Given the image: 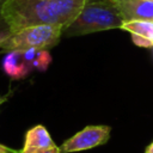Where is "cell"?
I'll return each instance as SVG.
<instances>
[{
    "label": "cell",
    "mask_w": 153,
    "mask_h": 153,
    "mask_svg": "<svg viewBox=\"0 0 153 153\" xmlns=\"http://www.w3.org/2000/svg\"><path fill=\"white\" fill-rule=\"evenodd\" d=\"M123 19L112 0H87L79 14L62 31L63 37L84 36L121 29Z\"/></svg>",
    "instance_id": "7a4b0ae2"
},
{
    "label": "cell",
    "mask_w": 153,
    "mask_h": 153,
    "mask_svg": "<svg viewBox=\"0 0 153 153\" xmlns=\"http://www.w3.org/2000/svg\"><path fill=\"white\" fill-rule=\"evenodd\" d=\"M63 27L60 25H35L14 32H7L0 41V48L5 51L41 49L55 47L62 37Z\"/></svg>",
    "instance_id": "3957f363"
},
{
    "label": "cell",
    "mask_w": 153,
    "mask_h": 153,
    "mask_svg": "<svg viewBox=\"0 0 153 153\" xmlns=\"http://www.w3.org/2000/svg\"><path fill=\"white\" fill-rule=\"evenodd\" d=\"M6 100H7V97H6V96H0V106H1Z\"/></svg>",
    "instance_id": "7c38bea8"
},
{
    "label": "cell",
    "mask_w": 153,
    "mask_h": 153,
    "mask_svg": "<svg viewBox=\"0 0 153 153\" xmlns=\"http://www.w3.org/2000/svg\"><path fill=\"white\" fill-rule=\"evenodd\" d=\"M145 153H153V142L146 147V151H145Z\"/></svg>",
    "instance_id": "8fae6325"
},
{
    "label": "cell",
    "mask_w": 153,
    "mask_h": 153,
    "mask_svg": "<svg viewBox=\"0 0 153 153\" xmlns=\"http://www.w3.org/2000/svg\"><path fill=\"white\" fill-rule=\"evenodd\" d=\"M0 22H2V20H0ZM2 23H4V22H2ZM4 36H5V35H1V33H0V41L2 39V37H4Z\"/></svg>",
    "instance_id": "5bb4252c"
},
{
    "label": "cell",
    "mask_w": 153,
    "mask_h": 153,
    "mask_svg": "<svg viewBox=\"0 0 153 153\" xmlns=\"http://www.w3.org/2000/svg\"><path fill=\"white\" fill-rule=\"evenodd\" d=\"M0 153H19V151H14V149L0 143Z\"/></svg>",
    "instance_id": "30bf717a"
},
{
    "label": "cell",
    "mask_w": 153,
    "mask_h": 153,
    "mask_svg": "<svg viewBox=\"0 0 153 153\" xmlns=\"http://www.w3.org/2000/svg\"><path fill=\"white\" fill-rule=\"evenodd\" d=\"M5 1L6 0H0V20H2V18H1V10H2V6H4Z\"/></svg>",
    "instance_id": "4fadbf2b"
},
{
    "label": "cell",
    "mask_w": 153,
    "mask_h": 153,
    "mask_svg": "<svg viewBox=\"0 0 153 153\" xmlns=\"http://www.w3.org/2000/svg\"><path fill=\"white\" fill-rule=\"evenodd\" d=\"M32 153H61V151H60L59 146H54L51 148H48V149H44V151H38V152H32Z\"/></svg>",
    "instance_id": "9c48e42d"
},
{
    "label": "cell",
    "mask_w": 153,
    "mask_h": 153,
    "mask_svg": "<svg viewBox=\"0 0 153 153\" xmlns=\"http://www.w3.org/2000/svg\"><path fill=\"white\" fill-rule=\"evenodd\" d=\"M56 146L53 141L49 131L44 126H35L31 129H29L25 134L24 146L20 149L22 153H32L38 151H44L48 148H51Z\"/></svg>",
    "instance_id": "52a82bcc"
},
{
    "label": "cell",
    "mask_w": 153,
    "mask_h": 153,
    "mask_svg": "<svg viewBox=\"0 0 153 153\" xmlns=\"http://www.w3.org/2000/svg\"><path fill=\"white\" fill-rule=\"evenodd\" d=\"M111 128L109 126H86L84 129L67 139L61 146V153L81 152L104 145L110 139Z\"/></svg>",
    "instance_id": "277c9868"
},
{
    "label": "cell",
    "mask_w": 153,
    "mask_h": 153,
    "mask_svg": "<svg viewBox=\"0 0 153 153\" xmlns=\"http://www.w3.org/2000/svg\"><path fill=\"white\" fill-rule=\"evenodd\" d=\"M39 49L12 50L7 51L2 60V69L11 79H23L33 68V61Z\"/></svg>",
    "instance_id": "5b68a950"
},
{
    "label": "cell",
    "mask_w": 153,
    "mask_h": 153,
    "mask_svg": "<svg viewBox=\"0 0 153 153\" xmlns=\"http://www.w3.org/2000/svg\"><path fill=\"white\" fill-rule=\"evenodd\" d=\"M87 0H6L1 18L8 32L35 26L60 25L74 20Z\"/></svg>",
    "instance_id": "6da1fadb"
},
{
    "label": "cell",
    "mask_w": 153,
    "mask_h": 153,
    "mask_svg": "<svg viewBox=\"0 0 153 153\" xmlns=\"http://www.w3.org/2000/svg\"><path fill=\"white\" fill-rule=\"evenodd\" d=\"M19 153H20V151H19Z\"/></svg>",
    "instance_id": "9a60e30c"
},
{
    "label": "cell",
    "mask_w": 153,
    "mask_h": 153,
    "mask_svg": "<svg viewBox=\"0 0 153 153\" xmlns=\"http://www.w3.org/2000/svg\"><path fill=\"white\" fill-rule=\"evenodd\" d=\"M123 23L130 20H153V0H112Z\"/></svg>",
    "instance_id": "8992f818"
},
{
    "label": "cell",
    "mask_w": 153,
    "mask_h": 153,
    "mask_svg": "<svg viewBox=\"0 0 153 153\" xmlns=\"http://www.w3.org/2000/svg\"><path fill=\"white\" fill-rule=\"evenodd\" d=\"M122 30L128 31L130 35H136L153 42V20H130L124 22L121 26Z\"/></svg>",
    "instance_id": "ba28073f"
}]
</instances>
